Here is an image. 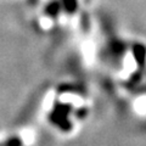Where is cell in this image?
Instances as JSON below:
<instances>
[{
  "label": "cell",
  "mask_w": 146,
  "mask_h": 146,
  "mask_svg": "<svg viewBox=\"0 0 146 146\" xmlns=\"http://www.w3.org/2000/svg\"><path fill=\"white\" fill-rule=\"evenodd\" d=\"M133 54H134L135 61L140 66H144L146 63V48L141 44H136L133 48Z\"/></svg>",
  "instance_id": "cell-1"
}]
</instances>
